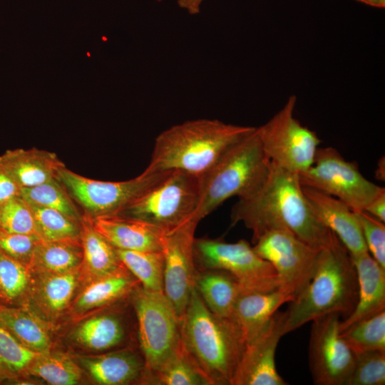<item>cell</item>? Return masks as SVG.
I'll list each match as a JSON object with an SVG mask.
<instances>
[{
	"instance_id": "cell-1",
	"label": "cell",
	"mask_w": 385,
	"mask_h": 385,
	"mask_svg": "<svg viewBox=\"0 0 385 385\" xmlns=\"http://www.w3.org/2000/svg\"><path fill=\"white\" fill-rule=\"evenodd\" d=\"M230 218L232 225L242 222L252 231V241L273 227H287L317 249L331 245L337 237L314 215L299 174L272 163L262 188L252 196L239 199Z\"/></svg>"
},
{
	"instance_id": "cell-2",
	"label": "cell",
	"mask_w": 385,
	"mask_h": 385,
	"mask_svg": "<svg viewBox=\"0 0 385 385\" xmlns=\"http://www.w3.org/2000/svg\"><path fill=\"white\" fill-rule=\"evenodd\" d=\"M255 128L206 118L175 125L155 138L150 160L145 170H181L200 176Z\"/></svg>"
},
{
	"instance_id": "cell-3",
	"label": "cell",
	"mask_w": 385,
	"mask_h": 385,
	"mask_svg": "<svg viewBox=\"0 0 385 385\" xmlns=\"http://www.w3.org/2000/svg\"><path fill=\"white\" fill-rule=\"evenodd\" d=\"M357 299L356 270L349 252L337 237L319 250L312 278L284 312L285 334L327 314L346 317Z\"/></svg>"
},
{
	"instance_id": "cell-4",
	"label": "cell",
	"mask_w": 385,
	"mask_h": 385,
	"mask_svg": "<svg viewBox=\"0 0 385 385\" xmlns=\"http://www.w3.org/2000/svg\"><path fill=\"white\" fill-rule=\"evenodd\" d=\"M180 329L184 347L211 385H232L246 346L232 320L211 312L193 287Z\"/></svg>"
},
{
	"instance_id": "cell-5",
	"label": "cell",
	"mask_w": 385,
	"mask_h": 385,
	"mask_svg": "<svg viewBox=\"0 0 385 385\" xmlns=\"http://www.w3.org/2000/svg\"><path fill=\"white\" fill-rule=\"evenodd\" d=\"M270 168L256 128L199 176V201L192 219L200 222L232 197L252 196L266 181Z\"/></svg>"
},
{
	"instance_id": "cell-6",
	"label": "cell",
	"mask_w": 385,
	"mask_h": 385,
	"mask_svg": "<svg viewBox=\"0 0 385 385\" xmlns=\"http://www.w3.org/2000/svg\"><path fill=\"white\" fill-rule=\"evenodd\" d=\"M130 299L145 373L154 372L175 353L181 343L180 320L163 292L147 291L139 285Z\"/></svg>"
},
{
	"instance_id": "cell-7",
	"label": "cell",
	"mask_w": 385,
	"mask_h": 385,
	"mask_svg": "<svg viewBox=\"0 0 385 385\" xmlns=\"http://www.w3.org/2000/svg\"><path fill=\"white\" fill-rule=\"evenodd\" d=\"M199 192V176L171 170L119 215L145 222L166 234L192 219Z\"/></svg>"
},
{
	"instance_id": "cell-8",
	"label": "cell",
	"mask_w": 385,
	"mask_h": 385,
	"mask_svg": "<svg viewBox=\"0 0 385 385\" xmlns=\"http://www.w3.org/2000/svg\"><path fill=\"white\" fill-rule=\"evenodd\" d=\"M146 170L125 181H102L83 177L61 168L56 178L65 187L83 216L90 219L120 214L144 192L170 172Z\"/></svg>"
},
{
	"instance_id": "cell-9",
	"label": "cell",
	"mask_w": 385,
	"mask_h": 385,
	"mask_svg": "<svg viewBox=\"0 0 385 385\" xmlns=\"http://www.w3.org/2000/svg\"><path fill=\"white\" fill-rule=\"evenodd\" d=\"M196 269L221 270L231 274L245 291L270 292L279 289L272 265L260 257L245 240L227 242L221 238H196Z\"/></svg>"
},
{
	"instance_id": "cell-10",
	"label": "cell",
	"mask_w": 385,
	"mask_h": 385,
	"mask_svg": "<svg viewBox=\"0 0 385 385\" xmlns=\"http://www.w3.org/2000/svg\"><path fill=\"white\" fill-rule=\"evenodd\" d=\"M302 186L330 195L353 211H363L385 188L367 180L355 162L346 160L332 148L317 149L313 164L299 173Z\"/></svg>"
},
{
	"instance_id": "cell-11",
	"label": "cell",
	"mask_w": 385,
	"mask_h": 385,
	"mask_svg": "<svg viewBox=\"0 0 385 385\" xmlns=\"http://www.w3.org/2000/svg\"><path fill=\"white\" fill-rule=\"evenodd\" d=\"M296 102L295 96H289L283 108L257 130L271 163L299 174L313 164L321 141L294 118Z\"/></svg>"
},
{
	"instance_id": "cell-12",
	"label": "cell",
	"mask_w": 385,
	"mask_h": 385,
	"mask_svg": "<svg viewBox=\"0 0 385 385\" xmlns=\"http://www.w3.org/2000/svg\"><path fill=\"white\" fill-rule=\"evenodd\" d=\"M252 242L257 254L274 267L279 289L295 298L312 278L320 249L284 227H271Z\"/></svg>"
},
{
	"instance_id": "cell-13",
	"label": "cell",
	"mask_w": 385,
	"mask_h": 385,
	"mask_svg": "<svg viewBox=\"0 0 385 385\" xmlns=\"http://www.w3.org/2000/svg\"><path fill=\"white\" fill-rule=\"evenodd\" d=\"M340 315L314 319L309 342V364L317 385H345L355 363V352L340 334Z\"/></svg>"
},
{
	"instance_id": "cell-14",
	"label": "cell",
	"mask_w": 385,
	"mask_h": 385,
	"mask_svg": "<svg viewBox=\"0 0 385 385\" xmlns=\"http://www.w3.org/2000/svg\"><path fill=\"white\" fill-rule=\"evenodd\" d=\"M198 222L192 219L165 235L163 292L180 321L194 287L195 232Z\"/></svg>"
},
{
	"instance_id": "cell-15",
	"label": "cell",
	"mask_w": 385,
	"mask_h": 385,
	"mask_svg": "<svg viewBox=\"0 0 385 385\" xmlns=\"http://www.w3.org/2000/svg\"><path fill=\"white\" fill-rule=\"evenodd\" d=\"M284 312L277 311L267 325L245 346L232 385H286L277 372L275 352L285 334Z\"/></svg>"
},
{
	"instance_id": "cell-16",
	"label": "cell",
	"mask_w": 385,
	"mask_h": 385,
	"mask_svg": "<svg viewBox=\"0 0 385 385\" xmlns=\"http://www.w3.org/2000/svg\"><path fill=\"white\" fill-rule=\"evenodd\" d=\"M32 273L36 276H31L22 307H32V310H29L48 323L59 317L71 304L75 292L83 280L81 268L63 273Z\"/></svg>"
},
{
	"instance_id": "cell-17",
	"label": "cell",
	"mask_w": 385,
	"mask_h": 385,
	"mask_svg": "<svg viewBox=\"0 0 385 385\" xmlns=\"http://www.w3.org/2000/svg\"><path fill=\"white\" fill-rule=\"evenodd\" d=\"M76 360L91 379L101 385L142 384L146 372L140 349L131 346L98 354L80 355Z\"/></svg>"
},
{
	"instance_id": "cell-18",
	"label": "cell",
	"mask_w": 385,
	"mask_h": 385,
	"mask_svg": "<svg viewBox=\"0 0 385 385\" xmlns=\"http://www.w3.org/2000/svg\"><path fill=\"white\" fill-rule=\"evenodd\" d=\"M302 189L314 215L337 237L349 255L368 252L354 211L330 195L309 187L302 186Z\"/></svg>"
},
{
	"instance_id": "cell-19",
	"label": "cell",
	"mask_w": 385,
	"mask_h": 385,
	"mask_svg": "<svg viewBox=\"0 0 385 385\" xmlns=\"http://www.w3.org/2000/svg\"><path fill=\"white\" fill-rule=\"evenodd\" d=\"M90 220L93 227L115 249L163 252L165 233L150 224L122 215Z\"/></svg>"
},
{
	"instance_id": "cell-20",
	"label": "cell",
	"mask_w": 385,
	"mask_h": 385,
	"mask_svg": "<svg viewBox=\"0 0 385 385\" xmlns=\"http://www.w3.org/2000/svg\"><path fill=\"white\" fill-rule=\"evenodd\" d=\"M357 283L358 299L353 311L340 322V332L361 319L385 309V269L369 252L351 255Z\"/></svg>"
},
{
	"instance_id": "cell-21",
	"label": "cell",
	"mask_w": 385,
	"mask_h": 385,
	"mask_svg": "<svg viewBox=\"0 0 385 385\" xmlns=\"http://www.w3.org/2000/svg\"><path fill=\"white\" fill-rule=\"evenodd\" d=\"M294 299V296L279 289L270 292L242 291L231 319L247 344L262 331L282 304Z\"/></svg>"
},
{
	"instance_id": "cell-22",
	"label": "cell",
	"mask_w": 385,
	"mask_h": 385,
	"mask_svg": "<svg viewBox=\"0 0 385 385\" xmlns=\"http://www.w3.org/2000/svg\"><path fill=\"white\" fill-rule=\"evenodd\" d=\"M0 164L21 189L56 178L65 166L56 153L37 148L8 150L0 155Z\"/></svg>"
},
{
	"instance_id": "cell-23",
	"label": "cell",
	"mask_w": 385,
	"mask_h": 385,
	"mask_svg": "<svg viewBox=\"0 0 385 385\" xmlns=\"http://www.w3.org/2000/svg\"><path fill=\"white\" fill-rule=\"evenodd\" d=\"M140 284L123 266L118 270L87 282L71 304L75 315L105 308L129 297Z\"/></svg>"
},
{
	"instance_id": "cell-24",
	"label": "cell",
	"mask_w": 385,
	"mask_h": 385,
	"mask_svg": "<svg viewBox=\"0 0 385 385\" xmlns=\"http://www.w3.org/2000/svg\"><path fill=\"white\" fill-rule=\"evenodd\" d=\"M128 329L119 312L106 311L82 321L71 334L73 341L95 352L115 349L125 344Z\"/></svg>"
},
{
	"instance_id": "cell-25",
	"label": "cell",
	"mask_w": 385,
	"mask_h": 385,
	"mask_svg": "<svg viewBox=\"0 0 385 385\" xmlns=\"http://www.w3.org/2000/svg\"><path fill=\"white\" fill-rule=\"evenodd\" d=\"M194 287L210 312L225 319H231L236 301L245 291L231 274L221 270L197 269Z\"/></svg>"
},
{
	"instance_id": "cell-26",
	"label": "cell",
	"mask_w": 385,
	"mask_h": 385,
	"mask_svg": "<svg viewBox=\"0 0 385 385\" xmlns=\"http://www.w3.org/2000/svg\"><path fill=\"white\" fill-rule=\"evenodd\" d=\"M81 226L83 260L81 271L82 279L86 283L123 267L115 248L93 227L89 218L83 216Z\"/></svg>"
},
{
	"instance_id": "cell-27",
	"label": "cell",
	"mask_w": 385,
	"mask_h": 385,
	"mask_svg": "<svg viewBox=\"0 0 385 385\" xmlns=\"http://www.w3.org/2000/svg\"><path fill=\"white\" fill-rule=\"evenodd\" d=\"M0 324L29 349L45 354L51 351L52 339L48 323L22 307H0Z\"/></svg>"
},
{
	"instance_id": "cell-28",
	"label": "cell",
	"mask_w": 385,
	"mask_h": 385,
	"mask_svg": "<svg viewBox=\"0 0 385 385\" xmlns=\"http://www.w3.org/2000/svg\"><path fill=\"white\" fill-rule=\"evenodd\" d=\"M81 240L43 241L36 245L29 267L32 272L63 273L81 268Z\"/></svg>"
},
{
	"instance_id": "cell-29",
	"label": "cell",
	"mask_w": 385,
	"mask_h": 385,
	"mask_svg": "<svg viewBox=\"0 0 385 385\" xmlns=\"http://www.w3.org/2000/svg\"><path fill=\"white\" fill-rule=\"evenodd\" d=\"M143 384L211 385V383L181 341L175 353L162 367L154 372L145 373Z\"/></svg>"
},
{
	"instance_id": "cell-30",
	"label": "cell",
	"mask_w": 385,
	"mask_h": 385,
	"mask_svg": "<svg viewBox=\"0 0 385 385\" xmlns=\"http://www.w3.org/2000/svg\"><path fill=\"white\" fill-rule=\"evenodd\" d=\"M123 265L140 286L150 292H163L164 255L158 251L115 249Z\"/></svg>"
},
{
	"instance_id": "cell-31",
	"label": "cell",
	"mask_w": 385,
	"mask_h": 385,
	"mask_svg": "<svg viewBox=\"0 0 385 385\" xmlns=\"http://www.w3.org/2000/svg\"><path fill=\"white\" fill-rule=\"evenodd\" d=\"M82 368L76 359L63 353L39 354L31 363L28 376H33L52 385H74L82 378Z\"/></svg>"
},
{
	"instance_id": "cell-32",
	"label": "cell",
	"mask_w": 385,
	"mask_h": 385,
	"mask_svg": "<svg viewBox=\"0 0 385 385\" xmlns=\"http://www.w3.org/2000/svg\"><path fill=\"white\" fill-rule=\"evenodd\" d=\"M41 354L20 343L0 324V384L20 382L28 377V371Z\"/></svg>"
},
{
	"instance_id": "cell-33",
	"label": "cell",
	"mask_w": 385,
	"mask_h": 385,
	"mask_svg": "<svg viewBox=\"0 0 385 385\" xmlns=\"http://www.w3.org/2000/svg\"><path fill=\"white\" fill-rule=\"evenodd\" d=\"M31 270L0 250V304L22 307L31 281Z\"/></svg>"
},
{
	"instance_id": "cell-34",
	"label": "cell",
	"mask_w": 385,
	"mask_h": 385,
	"mask_svg": "<svg viewBox=\"0 0 385 385\" xmlns=\"http://www.w3.org/2000/svg\"><path fill=\"white\" fill-rule=\"evenodd\" d=\"M20 195L30 205L56 210L82 222L81 210L56 178L34 187L21 188Z\"/></svg>"
},
{
	"instance_id": "cell-35",
	"label": "cell",
	"mask_w": 385,
	"mask_h": 385,
	"mask_svg": "<svg viewBox=\"0 0 385 385\" xmlns=\"http://www.w3.org/2000/svg\"><path fill=\"white\" fill-rule=\"evenodd\" d=\"M340 334L354 352L385 351V309L351 324Z\"/></svg>"
},
{
	"instance_id": "cell-36",
	"label": "cell",
	"mask_w": 385,
	"mask_h": 385,
	"mask_svg": "<svg viewBox=\"0 0 385 385\" xmlns=\"http://www.w3.org/2000/svg\"><path fill=\"white\" fill-rule=\"evenodd\" d=\"M30 205L34 215L36 233L41 240H81L82 222L74 220L56 210Z\"/></svg>"
},
{
	"instance_id": "cell-37",
	"label": "cell",
	"mask_w": 385,
	"mask_h": 385,
	"mask_svg": "<svg viewBox=\"0 0 385 385\" xmlns=\"http://www.w3.org/2000/svg\"><path fill=\"white\" fill-rule=\"evenodd\" d=\"M0 230L11 233L37 235L33 210L20 195L0 205Z\"/></svg>"
},
{
	"instance_id": "cell-38",
	"label": "cell",
	"mask_w": 385,
	"mask_h": 385,
	"mask_svg": "<svg viewBox=\"0 0 385 385\" xmlns=\"http://www.w3.org/2000/svg\"><path fill=\"white\" fill-rule=\"evenodd\" d=\"M355 363L345 385L385 384V351L355 352Z\"/></svg>"
},
{
	"instance_id": "cell-39",
	"label": "cell",
	"mask_w": 385,
	"mask_h": 385,
	"mask_svg": "<svg viewBox=\"0 0 385 385\" xmlns=\"http://www.w3.org/2000/svg\"><path fill=\"white\" fill-rule=\"evenodd\" d=\"M354 212L369 253L382 268L385 269L384 222L364 210Z\"/></svg>"
},
{
	"instance_id": "cell-40",
	"label": "cell",
	"mask_w": 385,
	"mask_h": 385,
	"mask_svg": "<svg viewBox=\"0 0 385 385\" xmlns=\"http://www.w3.org/2000/svg\"><path fill=\"white\" fill-rule=\"evenodd\" d=\"M41 240L36 235L11 233L0 230V250L29 266L33 252Z\"/></svg>"
},
{
	"instance_id": "cell-41",
	"label": "cell",
	"mask_w": 385,
	"mask_h": 385,
	"mask_svg": "<svg viewBox=\"0 0 385 385\" xmlns=\"http://www.w3.org/2000/svg\"><path fill=\"white\" fill-rule=\"evenodd\" d=\"M21 188L0 164V205L20 195Z\"/></svg>"
},
{
	"instance_id": "cell-42",
	"label": "cell",
	"mask_w": 385,
	"mask_h": 385,
	"mask_svg": "<svg viewBox=\"0 0 385 385\" xmlns=\"http://www.w3.org/2000/svg\"><path fill=\"white\" fill-rule=\"evenodd\" d=\"M364 211L381 222H385V189L368 204Z\"/></svg>"
},
{
	"instance_id": "cell-43",
	"label": "cell",
	"mask_w": 385,
	"mask_h": 385,
	"mask_svg": "<svg viewBox=\"0 0 385 385\" xmlns=\"http://www.w3.org/2000/svg\"><path fill=\"white\" fill-rule=\"evenodd\" d=\"M203 0H176L178 6L191 15L200 13V6Z\"/></svg>"
},
{
	"instance_id": "cell-44",
	"label": "cell",
	"mask_w": 385,
	"mask_h": 385,
	"mask_svg": "<svg viewBox=\"0 0 385 385\" xmlns=\"http://www.w3.org/2000/svg\"><path fill=\"white\" fill-rule=\"evenodd\" d=\"M370 6L376 8H384L385 0H355Z\"/></svg>"
},
{
	"instance_id": "cell-45",
	"label": "cell",
	"mask_w": 385,
	"mask_h": 385,
	"mask_svg": "<svg viewBox=\"0 0 385 385\" xmlns=\"http://www.w3.org/2000/svg\"><path fill=\"white\" fill-rule=\"evenodd\" d=\"M383 159H381L380 162L379 163L378 168L376 171V177L381 180H382V176L384 178V175L382 174V166L384 165V160H383Z\"/></svg>"
},
{
	"instance_id": "cell-46",
	"label": "cell",
	"mask_w": 385,
	"mask_h": 385,
	"mask_svg": "<svg viewBox=\"0 0 385 385\" xmlns=\"http://www.w3.org/2000/svg\"><path fill=\"white\" fill-rule=\"evenodd\" d=\"M1 304H0V307H1Z\"/></svg>"
}]
</instances>
